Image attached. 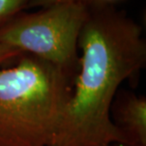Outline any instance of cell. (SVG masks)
<instances>
[{"label": "cell", "instance_id": "8", "mask_svg": "<svg viewBox=\"0 0 146 146\" xmlns=\"http://www.w3.org/2000/svg\"><path fill=\"white\" fill-rule=\"evenodd\" d=\"M89 5H112V3L120 0H83Z\"/></svg>", "mask_w": 146, "mask_h": 146}, {"label": "cell", "instance_id": "6", "mask_svg": "<svg viewBox=\"0 0 146 146\" xmlns=\"http://www.w3.org/2000/svg\"><path fill=\"white\" fill-rule=\"evenodd\" d=\"M25 53L19 49H16L11 46L0 44V64L9 62L11 60H16L20 56Z\"/></svg>", "mask_w": 146, "mask_h": 146}, {"label": "cell", "instance_id": "7", "mask_svg": "<svg viewBox=\"0 0 146 146\" xmlns=\"http://www.w3.org/2000/svg\"><path fill=\"white\" fill-rule=\"evenodd\" d=\"M60 1H64V0H32L30 8H34V7L45 8Z\"/></svg>", "mask_w": 146, "mask_h": 146}, {"label": "cell", "instance_id": "5", "mask_svg": "<svg viewBox=\"0 0 146 146\" xmlns=\"http://www.w3.org/2000/svg\"><path fill=\"white\" fill-rule=\"evenodd\" d=\"M32 0H0V29L30 8Z\"/></svg>", "mask_w": 146, "mask_h": 146}, {"label": "cell", "instance_id": "4", "mask_svg": "<svg viewBox=\"0 0 146 146\" xmlns=\"http://www.w3.org/2000/svg\"><path fill=\"white\" fill-rule=\"evenodd\" d=\"M113 125L125 136L128 146H146V98L119 90L110 108Z\"/></svg>", "mask_w": 146, "mask_h": 146}, {"label": "cell", "instance_id": "3", "mask_svg": "<svg viewBox=\"0 0 146 146\" xmlns=\"http://www.w3.org/2000/svg\"><path fill=\"white\" fill-rule=\"evenodd\" d=\"M89 13L83 0H64L32 13L21 12L0 29V44L19 49L75 76L78 39Z\"/></svg>", "mask_w": 146, "mask_h": 146}, {"label": "cell", "instance_id": "9", "mask_svg": "<svg viewBox=\"0 0 146 146\" xmlns=\"http://www.w3.org/2000/svg\"><path fill=\"white\" fill-rule=\"evenodd\" d=\"M113 146H125V145H122V144H115Z\"/></svg>", "mask_w": 146, "mask_h": 146}, {"label": "cell", "instance_id": "1", "mask_svg": "<svg viewBox=\"0 0 146 146\" xmlns=\"http://www.w3.org/2000/svg\"><path fill=\"white\" fill-rule=\"evenodd\" d=\"M78 49L72 94L49 146H128L110 108L120 86L146 64L141 27L112 5H89Z\"/></svg>", "mask_w": 146, "mask_h": 146}, {"label": "cell", "instance_id": "2", "mask_svg": "<svg viewBox=\"0 0 146 146\" xmlns=\"http://www.w3.org/2000/svg\"><path fill=\"white\" fill-rule=\"evenodd\" d=\"M0 69V146H49L74 76L30 54Z\"/></svg>", "mask_w": 146, "mask_h": 146}]
</instances>
